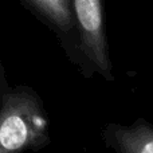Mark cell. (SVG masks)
<instances>
[{
    "instance_id": "7a4b0ae2",
    "label": "cell",
    "mask_w": 153,
    "mask_h": 153,
    "mask_svg": "<svg viewBox=\"0 0 153 153\" xmlns=\"http://www.w3.org/2000/svg\"><path fill=\"white\" fill-rule=\"evenodd\" d=\"M75 22L79 62L76 70L85 79L95 75L114 82L113 61L106 34L103 0H70Z\"/></svg>"
},
{
    "instance_id": "6da1fadb",
    "label": "cell",
    "mask_w": 153,
    "mask_h": 153,
    "mask_svg": "<svg viewBox=\"0 0 153 153\" xmlns=\"http://www.w3.org/2000/svg\"><path fill=\"white\" fill-rule=\"evenodd\" d=\"M45 102L31 86H11L0 95V153L38 152L51 144Z\"/></svg>"
},
{
    "instance_id": "277c9868",
    "label": "cell",
    "mask_w": 153,
    "mask_h": 153,
    "mask_svg": "<svg viewBox=\"0 0 153 153\" xmlns=\"http://www.w3.org/2000/svg\"><path fill=\"white\" fill-rule=\"evenodd\" d=\"M100 137L113 153H153V124L143 117L130 124L109 122Z\"/></svg>"
},
{
    "instance_id": "5b68a950",
    "label": "cell",
    "mask_w": 153,
    "mask_h": 153,
    "mask_svg": "<svg viewBox=\"0 0 153 153\" xmlns=\"http://www.w3.org/2000/svg\"><path fill=\"white\" fill-rule=\"evenodd\" d=\"M10 87H11V85L8 83V79H7V74H5L4 65H3V61H1V54H0V95H1L3 93L7 91Z\"/></svg>"
},
{
    "instance_id": "3957f363",
    "label": "cell",
    "mask_w": 153,
    "mask_h": 153,
    "mask_svg": "<svg viewBox=\"0 0 153 153\" xmlns=\"http://www.w3.org/2000/svg\"><path fill=\"white\" fill-rule=\"evenodd\" d=\"M56 38L66 59L78 67V42L70 0H19Z\"/></svg>"
}]
</instances>
